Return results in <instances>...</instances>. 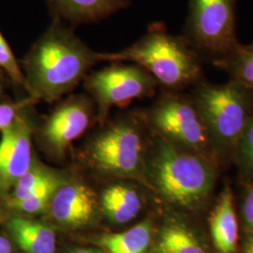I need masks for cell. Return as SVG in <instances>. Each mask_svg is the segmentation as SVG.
<instances>
[{
    "mask_svg": "<svg viewBox=\"0 0 253 253\" xmlns=\"http://www.w3.org/2000/svg\"><path fill=\"white\" fill-rule=\"evenodd\" d=\"M99 61V53L60 19L53 18L24 59L27 91L32 100L55 101L73 90Z\"/></svg>",
    "mask_w": 253,
    "mask_h": 253,
    "instance_id": "6da1fadb",
    "label": "cell"
},
{
    "mask_svg": "<svg viewBox=\"0 0 253 253\" xmlns=\"http://www.w3.org/2000/svg\"><path fill=\"white\" fill-rule=\"evenodd\" d=\"M100 61H130L167 87H179L200 76L201 56L185 37L155 25L133 44L114 53H99Z\"/></svg>",
    "mask_w": 253,
    "mask_h": 253,
    "instance_id": "7a4b0ae2",
    "label": "cell"
},
{
    "mask_svg": "<svg viewBox=\"0 0 253 253\" xmlns=\"http://www.w3.org/2000/svg\"><path fill=\"white\" fill-rule=\"evenodd\" d=\"M154 181L168 202L181 208H195L210 194L215 171L208 161L182 152L162 141L152 163Z\"/></svg>",
    "mask_w": 253,
    "mask_h": 253,
    "instance_id": "3957f363",
    "label": "cell"
},
{
    "mask_svg": "<svg viewBox=\"0 0 253 253\" xmlns=\"http://www.w3.org/2000/svg\"><path fill=\"white\" fill-rule=\"evenodd\" d=\"M249 89L231 82L227 84L200 85L194 104L208 134L217 143L236 145L251 116L252 100Z\"/></svg>",
    "mask_w": 253,
    "mask_h": 253,
    "instance_id": "277c9868",
    "label": "cell"
},
{
    "mask_svg": "<svg viewBox=\"0 0 253 253\" xmlns=\"http://www.w3.org/2000/svg\"><path fill=\"white\" fill-rule=\"evenodd\" d=\"M236 0H190L186 40L200 56L215 62L240 42L235 33Z\"/></svg>",
    "mask_w": 253,
    "mask_h": 253,
    "instance_id": "5b68a950",
    "label": "cell"
},
{
    "mask_svg": "<svg viewBox=\"0 0 253 253\" xmlns=\"http://www.w3.org/2000/svg\"><path fill=\"white\" fill-rule=\"evenodd\" d=\"M156 80L142 67L131 64H112L91 73L85 78L84 86L96 100L100 118L111 107L122 106L153 91Z\"/></svg>",
    "mask_w": 253,
    "mask_h": 253,
    "instance_id": "8992f818",
    "label": "cell"
},
{
    "mask_svg": "<svg viewBox=\"0 0 253 253\" xmlns=\"http://www.w3.org/2000/svg\"><path fill=\"white\" fill-rule=\"evenodd\" d=\"M142 141L135 125L120 120L95 139L89 148L92 165L118 176H133L141 167Z\"/></svg>",
    "mask_w": 253,
    "mask_h": 253,
    "instance_id": "52a82bcc",
    "label": "cell"
},
{
    "mask_svg": "<svg viewBox=\"0 0 253 253\" xmlns=\"http://www.w3.org/2000/svg\"><path fill=\"white\" fill-rule=\"evenodd\" d=\"M150 119L159 131L186 147L201 151L208 145V129L194 101L165 96L154 106Z\"/></svg>",
    "mask_w": 253,
    "mask_h": 253,
    "instance_id": "ba28073f",
    "label": "cell"
},
{
    "mask_svg": "<svg viewBox=\"0 0 253 253\" xmlns=\"http://www.w3.org/2000/svg\"><path fill=\"white\" fill-rule=\"evenodd\" d=\"M31 163V125L28 118L20 112L11 125L2 130L0 200L9 197Z\"/></svg>",
    "mask_w": 253,
    "mask_h": 253,
    "instance_id": "9c48e42d",
    "label": "cell"
},
{
    "mask_svg": "<svg viewBox=\"0 0 253 253\" xmlns=\"http://www.w3.org/2000/svg\"><path fill=\"white\" fill-rule=\"evenodd\" d=\"M90 114V103L84 97L64 101L46 120L43 135L47 143L56 152H63L87 128Z\"/></svg>",
    "mask_w": 253,
    "mask_h": 253,
    "instance_id": "30bf717a",
    "label": "cell"
},
{
    "mask_svg": "<svg viewBox=\"0 0 253 253\" xmlns=\"http://www.w3.org/2000/svg\"><path fill=\"white\" fill-rule=\"evenodd\" d=\"M52 217L66 226L81 227L89 223L96 211L92 190L78 183L60 185L50 203Z\"/></svg>",
    "mask_w": 253,
    "mask_h": 253,
    "instance_id": "8fae6325",
    "label": "cell"
},
{
    "mask_svg": "<svg viewBox=\"0 0 253 253\" xmlns=\"http://www.w3.org/2000/svg\"><path fill=\"white\" fill-rule=\"evenodd\" d=\"M53 18L73 26L96 23L129 5L128 0H46Z\"/></svg>",
    "mask_w": 253,
    "mask_h": 253,
    "instance_id": "7c38bea8",
    "label": "cell"
},
{
    "mask_svg": "<svg viewBox=\"0 0 253 253\" xmlns=\"http://www.w3.org/2000/svg\"><path fill=\"white\" fill-rule=\"evenodd\" d=\"M210 235L217 253H235L238 241V223L232 190H223L209 218Z\"/></svg>",
    "mask_w": 253,
    "mask_h": 253,
    "instance_id": "4fadbf2b",
    "label": "cell"
},
{
    "mask_svg": "<svg viewBox=\"0 0 253 253\" xmlns=\"http://www.w3.org/2000/svg\"><path fill=\"white\" fill-rule=\"evenodd\" d=\"M7 228L21 250L26 253H54L56 235L43 223L25 217H11Z\"/></svg>",
    "mask_w": 253,
    "mask_h": 253,
    "instance_id": "5bb4252c",
    "label": "cell"
},
{
    "mask_svg": "<svg viewBox=\"0 0 253 253\" xmlns=\"http://www.w3.org/2000/svg\"><path fill=\"white\" fill-rule=\"evenodd\" d=\"M101 207L110 220L123 224L138 216L142 201L133 189L125 185H114L103 191Z\"/></svg>",
    "mask_w": 253,
    "mask_h": 253,
    "instance_id": "9a60e30c",
    "label": "cell"
},
{
    "mask_svg": "<svg viewBox=\"0 0 253 253\" xmlns=\"http://www.w3.org/2000/svg\"><path fill=\"white\" fill-rule=\"evenodd\" d=\"M151 235L152 224L145 220L125 232L101 236L98 244L109 253H145L151 242Z\"/></svg>",
    "mask_w": 253,
    "mask_h": 253,
    "instance_id": "2e32d148",
    "label": "cell"
},
{
    "mask_svg": "<svg viewBox=\"0 0 253 253\" xmlns=\"http://www.w3.org/2000/svg\"><path fill=\"white\" fill-rule=\"evenodd\" d=\"M156 251L158 253H208L194 232L178 222L163 227L158 238Z\"/></svg>",
    "mask_w": 253,
    "mask_h": 253,
    "instance_id": "e0dca14e",
    "label": "cell"
},
{
    "mask_svg": "<svg viewBox=\"0 0 253 253\" xmlns=\"http://www.w3.org/2000/svg\"><path fill=\"white\" fill-rule=\"evenodd\" d=\"M225 69L233 82L246 88H253V42L248 45L239 44L226 57L215 62Z\"/></svg>",
    "mask_w": 253,
    "mask_h": 253,
    "instance_id": "ac0fdd59",
    "label": "cell"
},
{
    "mask_svg": "<svg viewBox=\"0 0 253 253\" xmlns=\"http://www.w3.org/2000/svg\"><path fill=\"white\" fill-rule=\"evenodd\" d=\"M60 182L56 175L47 181L40 189L25 199L20 201H6L7 206L27 214H37L50 205L54 192L60 187Z\"/></svg>",
    "mask_w": 253,
    "mask_h": 253,
    "instance_id": "d6986e66",
    "label": "cell"
},
{
    "mask_svg": "<svg viewBox=\"0 0 253 253\" xmlns=\"http://www.w3.org/2000/svg\"><path fill=\"white\" fill-rule=\"evenodd\" d=\"M54 176V173L49 172L43 166L32 162L29 169L19 179L6 201H20L27 198Z\"/></svg>",
    "mask_w": 253,
    "mask_h": 253,
    "instance_id": "ffe728a7",
    "label": "cell"
},
{
    "mask_svg": "<svg viewBox=\"0 0 253 253\" xmlns=\"http://www.w3.org/2000/svg\"><path fill=\"white\" fill-rule=\"evenodd\" d=\"M0 68L3 69L12 81L27 88L25 73L21 70L18 62L12 53L9 43L0 32Z\"/></svg>",
    "mask_w": 253,
    "mask_h": 253,
    "instance_id": "44dd1931",
    "label": "cell"
},
{
    "mask_svg": "<svg viewBox=\"0 0 253 253\" xmlns=\"http://www.w3.org/2000/svg\"><path fill=\"white\" fill-rule=\"evenodd\" d=\"M236 146L241 166L253 173V117L249 119Z\"/></svg>",
    "mask_w": 253,
    "mask_h": 253,
    "instance_id": "7402d4cb",
    "label": "cell"
},
{
    "mask_svg": "<svg viewBox=\"0 0 253 253\" xmlns=\"http://www.w3.org/2000/svg\"><path fill=\"white\" fill-rule=\"evenodd\" d=\"M30 100H27L25 102L17 104H0V130L2 131L3 129L10 126L18 116L19 113L22 111L23 107L27 106V104H30Z\"/></svg>",
    "mask_w": 253,
    "mask_h": 253,
    "instance_id": "603a6c76",
    "label": "cell"
},
{
    "mask_svg": "<svg viewBox=\"0 0 253 253\" xmlns=\"http://www.w3.org/2000/svg\"><path fill=\"white\" fill-rule=\"evenodd\" d=\"M242 218L247 231H253V187L248 191L242 206Z\"/></svg>",
    "mask_w": 253,
    "mask_h": 253,
    "instance_id": "cb8c5ba5",
    "label": "cell"
},
{
    "mask_svg": "<svg viewBox=\"0 0 253 253\" xmlns=\"http://www.w3.org/2000/svg\"><path fill=\"white\" fill-rule=\"evenodd\" d=\"M0 253H12L9 239L3 235H0Z\"/></svg>",
    "mask_w": 253,
    "mask_h": 253,
    "instance_id": "d4e9b609",
    "label": "cell"
},
{
    "mask_svg": "<svg viewBox=\"0 0 253 253\" xmlns=\"http://www.w3.org/2000/svg\"><path fill=\"white\" fill-rule=\"evenodd\" d=\"M242 253H253V231L249 233L244 241Z\"/></svg>",
    "mask_w": 253,
    "mask_h": 253,
    "instance_id": "484cf974",
    "label": "cell"
},
{
    "mask_svg": "<svg viewBox=\"0 0 253 253\" xmlns=\"http://www.w3.org/2000/svg\"><path fill=\"white\" fill-rule=\"evenodd\" d=\"M71 253H103L100 251H95V250H88V249H78L75 250Z\"/></svg>",
    "mask_w": 253,
    "mask_h": 253,
    "instance_id": "4316f807",
    "label": "cell"
},
{
    "mask_svg": "<svg viewBox=\"0 0 253 253\" xmlns=\"http://www.w3.org/2000/svg\"><path fill=\"white\" fill-rule=\"evenodd\" d=\"M4 218V211L3 209L0 208V220H2Z\"/></svg>",
    "mask_w": 253,
    "mask_h": 253,
    "instance_id": "83f0119b",
    "label": "cell"
},
{
    "mask_svg": "<svg viewBox=\"0 0 253 253\" xmlns=\"http://www.w3.org/2000/svg\"><path fill=\"white\" fill-rule=\"evenodd\" d=\"M1 91H2V85H1V80H0V94H1Z\"/></svg>",
    "mask_w": 253,
    "mask_h": 253,
    "instance_id": "f1b7e54d",
    "label": "cell"
}]
</instances>
